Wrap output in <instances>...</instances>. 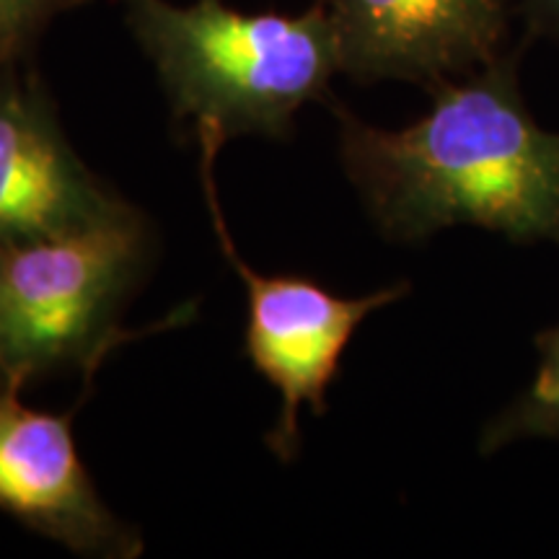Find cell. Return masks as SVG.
Listing matches in <instances>:
<instances>
[{"label":"cell","instance_id":"obj_4","mask_svg":"<svg viewBox=\"0 0 559 559\" xmlns=\"http://www.w3.org/2000/svg\"><path fill=\"white\" fill-rule=\"evenodd\" d=\"M200 153L202 187L218 247L247 288L243 353L257 373L264 376L280 394V415L267 436V445L280 461H290L300 443V409L311 407L317 415L326 409V389L355 330L373 311L396 304L409 285L400 283L368 296L347 298L334 296L309 277L262 275L251 270L234 247L215 190V156L221 148L200 145Z\"/></svg>","mask_w":559,"mask_h":559},{"label":"cell","instance_id":"obj_2","mask_svg":"<svg viewBox=\"0 0 559 559\" xmlns=\"http://www.w3.org/2000/svg\"><path fill=\"white\" fill-rule=\"evenodd\" d=\"M174 117L200 145L241 135L288 138L293 117L342 73L326 0L300 13H247L226 0H122Z\"/></svg>","mask_w":559,"mask_h":559},{"label":"cell","instance_id":"obj_7","mask_svg":"<svg viewBox=\"0 0 559 559\" xmlns=\"http://www.w3.org/2000/svg\"><path fill=\"white\" fill-rule=\"evenodd\" d=\"M342 73L438 86L498 60L502 0H326Z\"/></svg>","mask_w":559,"mask_h":559},{"label":"cell","instance_id":"obj_1","mask_svg":"<svg viewBox=\"0 0 559 559\" xmlns=\"http://www.w3.org/2000/svg\"><path fill=\"white\" fill-rule=\"evenodd\" d=\"M432 88L428 115L402 130L337 109L342 164L381 234L419 241L474 226L559 243V132L531 117L510 66Z\"/></svg>","mask_w":559,"mask_h":559},{"label":"cell","instance_id":"obj_3","mask_svg":"<svg viewBox=\"0 0 559 559\" xmlns=\"http://www.w3.org/2000/svg\"><path fill=\"white\" fill-rule=\"evenodd\" d=\"M148 257V230L132 207L117 218L0 247V381L26 386L70 362L102 360Z\"/></svg>","mask_w":559,"mask_h":559},{"label":"cell","instance_id":"obj_6","mask_svg":"<svg viewBox=\"0 0 559 559\" xmlns=\"http://www.w3.org/2000/svg\"><path fill=\"white\" fill-rule=\"evenodd\" d=\"M128 210L70 148L37 79L0 70V247L52 239Z\"/></svg>","mask_w":559,"mask_h":559},{"label":"cell","instance_id":"obj_5","mask_svg":"<svg viewBox=\"0 0 559 559\" xmlns=\"http://www.w3.org/2000/svg\"><path fill=\"white\" fill-rule=\"evenodd\" d=\"M21 389L0 381V513L75 555H143L138 531L111 513L83 466L73 412L26 407Z\"/></svg>","mask_w":559,"mask_h":559},{"label":"cell","instance_id":"obj_9","mask_svg":"<svg viewBox=\"0 0 559 559\" xmlns=\"http://www.w3.org/2000/svg\"><path fill=\"white\" fill-rule=\"evenodd\" d=\"M83 0H0V70L11 68L60 11Z\"/></svg>","mask_w":559,"mask_h":559},{"label":"cell","instance_id":"obj_8","mask_svg":"<svg viewBox=\"0 0 559 559\" xmlns=\"http://www.w3.org/2000/svg\"><path fill=\"white\" fill-rule=\"evenodd\" d=\"M513 436H559V326L544 340L534 383L506 423L498 425L492 440L500 443Z\"/></svg>","mask_w":559,"mask_h":559},{"label":"cell","instance_id":"obj_10","mask_svg":"<svg viewBox=\"0 0 559 559\" xmlns=\"http://www.w3.org/2000/svg\"><path fill=\"white\" fill-rule=\"evenodd\" d=\"M531 11L559 37V0H528Z\"/></svg>","mask_w":559,"mask_h":559}]
</instances>
